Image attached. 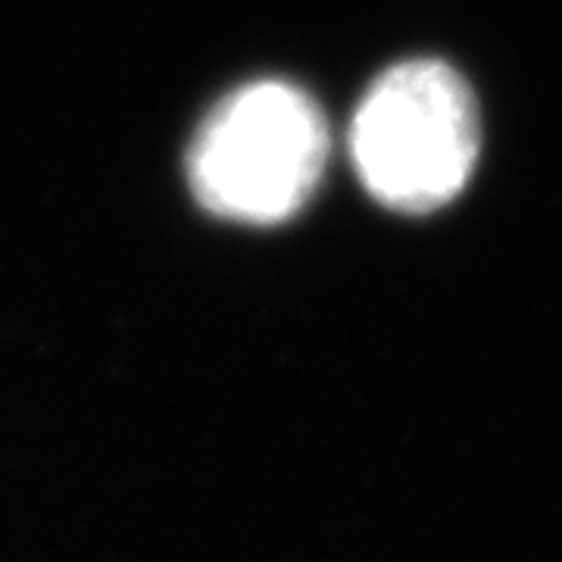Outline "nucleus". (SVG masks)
<instances>
[{
  "mask_svg": "<svg viewBox=\"0 0 562 562\" xmlns=\"http://www.w3.org/2000/svg\"><path fill=\"white\" fill-rule=\"evenodd\" d=\"M482 147L475 94L441 60L391 66L350 125V157L366 191L401 213H431L472 176Z\"/></svg>",
  "mask_w": 562,
  "mask_h": 562,
  "instance_id": "f257e3e1",
  "label": "nucleus"
},
{
  "mask_svg": "<svg viewBox=\"0 0 562 562\" xmlns=\"http://www.w3.org/2000/svg\"><path fill=\"white\" fill-rule=\"evenodd\" d=\"M328 160L316 101L284 81L235 91L206 116L191 144V188L225 220L281 222L313 198Z\"/></svg>",
  "mask_w": 562,
  "mask_h": 562,
  "instance_id": "f03ea898",
  "label": "nucleus"
}]
</instances>
